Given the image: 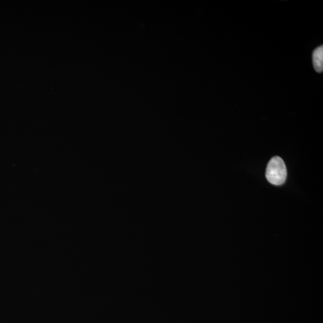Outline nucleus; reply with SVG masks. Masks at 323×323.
Instances as JSON below:
<instances>
[{
    "instance_id": "2",
    "label": "nucleus",
    "mask_w": 323,
    "mask_h": 323,
    "mask_svg": "<svg viewBox=\"0 0 323 323\" xmlns=\"http://www.w3.org/2000/svg\"><path fill=\"white\" fill-rule=\"evenodd\" d=\"M313 60L315 70L321 72L323 70V47L321 46L313 52Z\"/></svg>"
},
{
    "instance_id": "1",
    "label": "nucleus",
    "mask_w": 323,
    "mask_h": 323,
    "mask_svg": "<svg viewBox=\"0 0 323 323\" xmlns=\"http://www.w3.org/2000/svg\"><path fill=\"white\" fill-rule=\"evenodd\" d=\"M287 169L282 159L279 157H275L268 163L266 177L268 181L275 186H279L284 183L287 178Z\"/></svg>"
}]
</instances>
